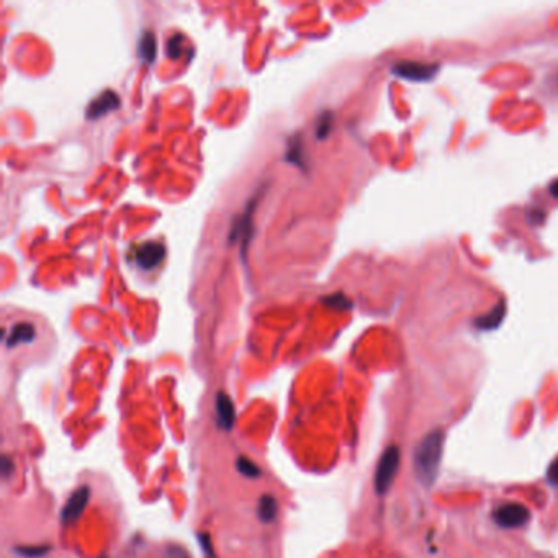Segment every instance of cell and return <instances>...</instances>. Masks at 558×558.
<instances>
[{
	"mask_svg": "<svg viewBox=\"0 0 558 558\" xmlns=\"http://www.w3.org/2000/svg\"><path fill=\"white\" fill-rule=\"evenodd\" d=\"M89 498H90L89 486H82L79 490L72 493V495L69 496V500L66 501V504H64L63 511H61V521H63L64 524H72V522H76L77 519L82 516L84 509L87 508Z\"/></svg>",
	"mask_w": 558,
	"mask_h": 558,
	"instance_id": "obj_6",
	"label": "cell"
},
{
	"mask_svg": "<svg viewBox=\"0 0 558 558\" xmlns=\"http://www.w3.org/2000/svg\"><path fill=\"white\" fill-rule=\"evenodd\" d=\"M504 311H506L504 303H500L495 310L490 311V313H486L480 319H477V326L480 328V330H495V328H498L501 321H503Z\"/></svg>",
	"mask_w": 558,
	"mask_h": 558,
	"instance_id": "obj_11",
	"label": "cell"
},
{
	"mask_svg": "<svg viewBox=\"0 0 558 558\" xmlns=\"http://www.w3.org/2000/svg\"><path fill=\"white\" fill-rule=\"evenodd\" d=\"M140 53L142 61L146 63H153L155 58V36L153 32H144L142 33L141 43H140Z\"/></svg>",
	"mask_w": 558,
	"mask_h": 558,
	"instance_id": "obj_12",
	"label": "cell"
},
{
	"mask_svg": "<svg viewBox=\"0 0 558 558\" xmlns=\"http://www.w3.org/2000/svg\"><path fill=\"white\" fill-rule=\"evenodd\" d=\"M493 519H495L501 527H506V529H516V527H522L529 522L530 513L524 504L509 503L503 504L501 508L496 509L495 514H493Z\"/></svg>",
	"mask_w": 558,
	"mask_h": 558,
	"instance_id": "obj_5",
	"label": "cell"
},
{
	"mask_svg": "<svg viewBox=\"0 0 558 558\" xmlns=\"http://www.w3.org/2000/svg\"><path fill=\"white\" fill-rule=\"evenodd\" d=\"M277 511H279V506H277L274 496L264 495L261 501H259V519L262 522H266V524H270V522L275 521Z\"/></svg>",
	"mask_w": 558,
	"mask_h": 558,
	"instance_id": "obj_10",
	"label": "cell"
},
{
	"mask_svg": "<svg viewBox=\"0 0 558 558\" xmlns=\"http://www.w3.org/2000/svg\"><path fill=\"white\" fill-rule=\"evenodd\" d=\"M184 43H185V38L182 36V34H174L172 38H169L167 46H166L169 58H172V59L179 58V56L182 54V45H184Z\"/></svg>",
	"mask_w": 558,
	"mask_h": 558,
	"instance_id": "obj_15",
	"label": "cell"
},
{
	"mask_svg": "<svg viewBox=\"0 0 558 558\" xmlns=\"http://www.w3.org/2000/svg\"><path fill=\"white\" fill-rule=\"evenodd\" d=\"M50 552V547H17L15 553L21 558H41Z\"/></svg>",
	"mask_w": 558,
	"mask_h": 558,
	"instance_id": "obj_16",
	"label": "cell"
},
{
	"mask_svg": "<svg viewBox=\"0 0 558 558\" xmlns=\"http://www.w3.org/2000/svg\"><path fill=\"white\" fill-rule=\"evenodd\" d=\"M444 451V432L438 429L421 440L414 453V471L422 484L434 483Z\"/></svg>",
	"mask_w": 558,
	"mask_h": 558,
	"instance_id": "obj_1",
	"label": "cell"
},
{
	"mask_svg": "<svg viewBox=\"0 0 558 558\" xmlns=\"http://www.w3.org/2000/svg\"><path fill=\"white\" fill-rule=\"evenodd\" d=\"M36 336V331H34L33 324L30 323H17L14 328H12L10 336L7 339L8 347H15L19 344H30Z\"/></svg>",
	"mask_w": 558,
	"mask_h": 558,
	"instance_id": "obj_9",
	"label": "cell"
},
{
	"mask_svg": "<svg viewBox=\"0 0 558 558\" xmlns=\"http://www.w3.org/2000/svg\"><path fill=\"white\" fill-rule=\"evenodd\" d=\"M14 469V464H12V460L10 458H8L7 455L2 458V473H3V477L6 478H8V475H10V470Z\"/></svg>",
	"mask_w": 558,
	"mask_h": 558,
	"instance_id": "obj_19",
	"label": "cell"
},
{
	"mask_svg": "<svg viewBox=\"0 0 558 558\" xmlns=\"http://www.w3.org/2000/svg\"><path fill=\"white\" fill-rule=\"evenodd\" d=\"M166 250L164 246L155 241H146L131 250V259L138 267L144 270H153L164 261Z\"/></svg>",
	"mask_w": 558,
	"mask_h": 558,
	"instance_id": "obj_4",
	"label": "cell"
},
{
	"mask_svg": "<svg viewBox=\"0 0 558 558\" xmlns=\"http://www.w3.org/2000/svg\"><path fill=\"white\" fill-rule=\"evenodd\" d=\"M547 478H548V482L553 484V486H558V458L552 462L550 469H548V471H547Z\"/></svg>",
	"mask_w": 558,
	"mask_h": 558,
	"instance_id": "obj_17",
	"label": "cell"
},
{
	"mask_svg": "<svg viewBox=\"0 0 558 558\" xmlns=\"http://www.w3.org/2000/svg\"><path fill=\"white\" fill-rule=\"evenodd\" d=\"M166 555H167V558H189L184 548L175 547V545H171V547L167 548Z\"/></svg>",
	"mask_w": 558,
	"mask_h": 558,
	"instance_id": "obj_18",
	"label": "cell"
},
{
	"mask_svg": "<svg viewBox=\"0 0 558 558\" xmlns=\"http://www.w3.org/2000/svg\"><path fill=\"white\" fill-rule=\"evenodd\" d=\"M118 107H120L118 95H116L114 90H103L97 98H94V100L89 103L85 116H87L89 120H98L100 116L110 114V111L116 110Z\"/></svg>",
	"mask_w": 558,
	"mask_h": 558,
	"instance_id": "obj_7",
	"label": "cell"
},
{
	"mask_svg": "<svg viewBox=\"0 0 558 558\" xmlns=\"http://www.w3.org/2000/svg\"><path fill=\"white\" fill-rule=\"evenodd\" d=\"M398 466H400V449L396 445H391L383 452L377 471H375V491L378 495H385L390 490L393 480L398 473Z\"/></svg>",
	"mask_w": 558,
	"mask_h": 558,
	"instance_id": "obj_2",
	"label": "cell"
},
{
	"mask_svg": "<svg viewBox=\"0 0 558 558\" xmlns=\"http://www.w3.org/2000/svg\"><path fill=\"white\" fill-rule=\"evenodd\" d=\"M216 414H218L219 426L228 431L231 429L233 424L236 421V413L235 405H233L231 398H229L226 393H218V395H216Z\"/></svg>",
	"mask_w": 558,
	"mask_h": 558,
	"instance_id": "obj_8",
	"label": "cell"
},
{
	"mask_svg": "<svg viewBox=\"0 0 558 558\" xmlns=\"http://www.w3.org/2000/svg\"><path fill=\"white\" fill-rule=\"evenodd\" d=\"M236 466H237V470H239V473L244 475V477H248V478H257L259 475H261L259 466L254 464L253 460H249V458H246V457L237 458Z\"/></svg>",
	"mask_w": 558,
	"mask_h": 558,
	"instance_id": "obj_13",
	"label": "cell"
},
{
	"mask_svg": "<svg viewBox=\"0 0 558 558\" xmlns=\"http://www.w3.org/2000/svg\"><path fill=\"white\" fill-rule=\"evenodd\" d=\"M332 114L331 111H324V114L319 116L318 121H316V135L319 140H323V138H326L328 135L331 133V128H332Z\"/></svg>",
	"mask_w": 558,
	"mask_h": 558,
	"instance_id": "obj_14",
	"label": "cell"
},
{
	"mask_svg": "<svg viewBox=\"0 0 558 558\" xmlns=\"http://www.w3.org/2000/svg\"><path fill=\"white\" fill-rule=\"evenodd\" d=\"M439 64H424L416 63V61H401L393 66V74L403 77L406 81L414 82H426L432 81L438 74Z\"/></svg>",
	"mask_w": 558,
	"mask_h": 558,
	"instance_id": "obj_3",
	"label": "cell"
}]
</instances>
